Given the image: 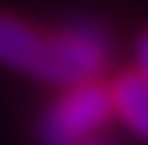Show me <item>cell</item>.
Masks as SVG:
<instances>
[{"mask_svg": "<svg viewBox=\"0 0 148 145\" xmlns=\"http://www.w3.org/2000/svg\"><path fill=\"white\" fill-rule=\"evenodd\" d=\"M111 54H114V44L104 24L91 17L64 20L57 27H47V47L37 81L57 91L67 84L108 78Z\"/></svg>", "mask_w": 148, "mask_h": 145, "instance_id": "1", "label": "cell"}, {"mask_svg": "<svg viewBox=\"0 0 148 145\" xmlns=\"http://www.w3.org/2000/svg\"><path fill=\"white\" fill-rule=\"evenodd\" d=\"M111 98H108V78L67 84L57 88L54 98L44 105L37 118V142L40 145H74L81 138L108 132Z\"/></svg>", "mask_w": 148, "mask_h": 145, "instance_id": "2", "label": "cell"}, {"mask_svg": "<svg viewBox=\"0 0 148 145\" xmlns=\"http://www.w3.org/2000/svg\"><path fill=\"white\" fill-rule=\"evenodd\" d=\"M44 47H47L44 24H34L17 10H0V68L37 81L40 64H44Z\"/></svg>", "mask_w": 148, "mask_h": 145, "instance_id": "3", "label": "cell"}, {"mask_svg": "<svg viewBox=\"0 0 148 145\" xmlns=\"http://www.w3.org/2000/svg\"><path fill=\"white\" fill-rule=\"evenodd\" d=\"M108 98L111 118L131 138L148 145V78L135 68H118L114 74H108Z\"/></svg>", "mask_w": 148, "mask_h": 145, "instance_id": "4", "label": "cell"}, {"mask_svg": "<svg viewBox=\"0 0 148 145\" xmlns=\"http://www.w3.org/2000/svg\"><path fill=\"white\" fill-rule=\"evenodd\" d=\"M131 68L148 78V24L138 30V37H135V64H131Z\"/></svg>", "mask_w": 148, "mask_h": 145, "instance_id": "5", "label": "cell"}, {"mask_svg": "<svg viewBox=\"0 0 148 145\" xmlns=\"http://www.w3.org/2000/svg\"><path fill=\"white\" fill-rule=\"evenodd\" d=\"M74 145H121L118 138H111L108 132H101V135H91V138H81V142H74Z\"/></svg>", "mask_w": 148, "mask_h": 145, "instance_id": "6", "label": "cell"}]
</instances>
